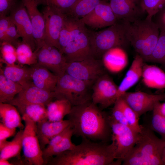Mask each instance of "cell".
Returning <instances> with one entry per match:
<instances>
[{
	"instance_id": "7",
	"label": "cell",
	"mask_w": 165,
	"mask_h": 165,
	"mask_svg": "<svg viewBox=\"0 0 165 165\" xmlns=\"http://www.w3.org/2000/svg\"><path fill=\"white\" fill-rule=\"evenodd\" d=\"M25 123L22 137L24 162L28 165L45 164L38 137L37 123L26 115H22Z\"/></svg>"
},
{
	"instance_id": "8",
	"label": "cell",
	"mask_w": 165,
	"mask_h": 165,
	"mask_svg": "<svg viewBox=\"0 0 165 165\" xmlns=\"http://www.w3.org/2000/svg\"><path fill=\"white\" fill-rule=\"evenodd\" d=\"M91 35L81 22L71 42L64 48L63 54L67 63L94 58L91 44Z\"/></svg>"
},
{
	"instance_id": "15",
	"label": "cell",
	"mask_w": 165,
	"mask_h": 165,
	"mask_svg": "<svg viewBox=\"0 0 165 165\" xmlns=\"http://www.w3.org/2000/svg\"><path fill=\"white\" fill-rule=\"evenodd\" d=\"M108 0L111 9L118 20L131 23L144 18V16L147 14L142 7V0Z\"/></svg>"
},
{
	"instance_id": "22",
	"label": "cell",
	"mask_w": 165,
	"mask_h": 165,
	"mask_svg": "<svg viewBox=\"0 0 165 165\" xmlns=\"http://www.w3.org/2000/svg\"><path fill=\"white\" fill-rule=\"evenodd\" d=\"M31 76L33 84L40 88L54 92L58 76L47 68L37 64L31 65Z\"/></svg>"
},
{
	"instance_id": "49",
	"label": "cell",
	"mask_w": 165,
	"mask_h": 165,
	"mask_svg": "<svg viewBox=\"0 0 165 165\" xmlns=\"http://www.w3.org/2000/svg\"><path fill=\"white\" fill-rule=\"evenodd\" d=\"M161 159L163 165H165V145L162 153Z\"/></svg>"
},
{
	"instance_id": "10",
	"label": "cell",
	"mask_w": 165,
	"mask_h": 165,
	"mask_svg": "<svg viewBox=\"0 0 165 165\" xmlns=\"http://www.w3.org/2000/svg\"><path fill=\"white\" fill-rule=\"evenodd\" d=\"M105 69L101 60L92 58L67 63L65 72L79 79L94 82L107 73Z\"/></svg>"
},
{
	"instance_id": "42",
	"label": "cell",
	"mask_w": 165,
	"mask_h": 165,
	"mask_svg": "<svg viewBox=\"0 0 165 165\" xmlns=\"http://www.w3.org/2000/svg\"><path fill=\"white\" fill-rule=\"evenodd\" d=\"M110 116L115 121L121 124L129 126L123 110L116 102L114 104L112 114Z\"/></svg>"
},
{
	"instance_id": "17",
	"label": "cell",
	"mask_w": 165,
	"mask_h": 165,
	"mask_svg": "<svg viewBox=\"0 0 165 165\" xmlns=\"http://www.w3.org/2000/svg\"><path fill=\"white\" fill-rule=\"evenodd\" d=\"M54 98H55L54 92L42 89L33 84L24 88L8 103L17 108L32 104H41L46 106Z\"/></svg>"
},
{
	"instance_id": "33",
	"label": "cell",
	"mask_w": 165,
	"mask_h": 165,
	"mask_svg": "<svg viewBox=\"0 0 165 165\" xmlns=\"http://www.w3.org/2000/svg\"><path fill=\"white\" fill-rule=\"evenodd\" d=\"M17 61L20 64L32 65L37 63V52L23 41L20 42L16 47Z\"/></svg>"
},
{
	"instance_id": "47",
	"label": "cell",
	"mask_w": 165,
	"mask_h": 165,
	"mask_svg": "<svg viewBox=\"0 0 165 165\" xmlns=\"http://www.w3.org/2000/svg\"><path fill=\"white\" fill-rule=\"evenodd\" d=\"M156 106L160 113L165 116V102L161 103L160 102H158L156 104Z\"/></svg>"
},
{
	"instance_id": "28",
	"label": "cell",
	"mask_w": 165,
	"mask_h": 165,
	"mask_svg": "<svg viewBox=\"0 0 165 165\" xmlns=\"http://www.w3.org/2000/svg\"><path fill=\"white\" fill-rule=\"evenodd\" d=\"M46 106L48 119L51 121L63 120L64 117L69 114L72 107L70 102L64 99L52 101Z\"/></svg>"
},
{
	"instance_id": "48",
	"label": "cell",
	"mask_w": 165,
	"mask_h": 165,
	"mask_svg": "<svg viewBox=\"0 0 165 165\" xmlns=\"http://www.w3.org/2000/svg\"><path fill=\"white\" fill-rule=\"evenodd\" d=\"M0 165H13L12 163H10L8 160L0 159Z\"/></svg>"
},
{
	"instance_id": "41",
	"label": "cell",
	"mask_w": 165,
	"mask_h": 165,
	"mask_svg": "<svg viewBox=\"0 0 165 165\" xmlns=\"http://www.w3.org/2000/svg\"><path fill=\"white\" fill-rule=\"evenodd\" d=\"M20 37L17 31L16 27L11 20L3 42L9 43L16 48L20 42L19 40Z\"/></svg>"
},
{
	"instance_id": "38",
	"label": "cell",
	"mask_w": 165,
	"mask_h": 165,
	"mask_svg": "<svg viewBox=\"0 0 165 165\" xmlns=\"http://www.w3.org/2000/svg\"><path fill=\"white\" fill-rule=\"evenodd\" d=\"M36 0L38 5H43L53 7L64 14L68 13L77 1V0Z\"/></svg>"
},
{
	"instance_id": "23",
	"label": "cell",
	"mask_w": 165,
	"mask_h": 165,
	"mask_svg": "<svg viewBox=\"0 0 165 165\" xmlns=\"http://www.w3.org/2000/svg\"><path fill=\"white\" fill-rule=\"evenodd\" d=\"M144 62L142 58L139 54L135 56L125 76L118 86L117 99L142 77Z\"/></svg>"
},
{
	"instance_id": "12",
	"label": "cell",
	"mask_w": 165,
	"mask_h": 165,
	"mask_svg": "<svg viewBox=\"0 0 165 165\" xmlns=\"http://www.w3.org/2000/svg\"><path fill=\"white\" fill-rule=\"evenodd\" d=\"M42 14L45 22L44 41L60 51L59 38L66 15L53 7L46 6Z\"/></svg>"
},
{
	"instance_id": "24",
	"label": "cell",
	"mask_w": 165,
	"mask_h": 165,
	"mask_svg": "<svg viewBox=\"0 0 165 165\" xmlns=\"http://www.w3.org/2000/svg\"><path fill=\"white\" fill-rule=\"evenodd\" d=\"M105 68L112 73H118L124 69L128 63L126 53L122 48L116 47L106 52L102 57Z\"/></svg>"
},
{
	"instance_id": "9",
	"label": "cell",
	"mask_w": 165,
	"mask_h": 165,
	"mask_svg": "<svg viewBox=\"0 0 165 165\" xmlns=\"http://www.w3.org/2000/svg\"><path fill=\"white\" fill-rule=\"evenodd\" d=\"M108 119L112 133V139L115 141L116 146V160L122 163L127 155L135 145L140 133L129 126L115 121L110 116H108Z\"/></svg>"
},
{
	"instance_id": "26",
	"label": "cell",
	"mask_w": 165,
	"mask_h": 165,
	"mask_svg": "<svg viewBox=\"0 0 165 165\" xmlns=\"http://www.w3.org/2000/svg\"><path fill=\"white\" fill-rule=\"evenodd\" d=\"M141 78L143 82L148 87L165 88V72L156 66L144 63Z\"/></svg>"
},
{
	"instance_id": "5",
	"label": "cell",
	"mask_w": 165,
	"mask_h": 165,
	"mask_svg": "<svg viewBox=\"0 0 165 165\" xmlns=\"http://www.w3.org/2000/svg\"><path fill=\"white\" fill-rule=\"evenodd\" d=\"M118 20L114 24L91 35V44L94 57L100 59L109 50L122 48L130 44L127 35L128 23Z\"/></svg>"
},
{
	"instance_id": "21",
	"label": "cell",
	"mask_w": 165,
	"mask_h": 165,
	"mask_svg": "<svg viewBox=\"0 0 165 165\" xmlns=\"http://www.w3.org/2000/svg\"><path fill=\"white\" fill-rule=\"evenodd\" d=\"M38 137L41 149L43 150L54 137L70 126L68 119L58 121L46 120L37 123Z\"/></svg>"
},
{
	"instance_id": "40",
	"label": "cell",
	"mask_w": 165,
	"mask_h": 165,
	"mask_svg": "<svg viewBox=\"0 0 165 165\" xmlns=\"http://www.w3.org/2000/svg\"><path fill=\"white\" fill-rule=\"evenodd\" d=\"M165 5V0H142V6L146 12V17L152 19L153 16Z\"/></svg>"
},
{
	"instance_id": "43",
	"label": "cell",
	"mask_w": 165,
	"mask_h": 165,
	"mask_svg": "<svg viewBox=\"0 0 165 165\" xmlns=\"http://www.w3.org/2000/svg\"><path fill=\"white\" fill-rule=\"evenodd\" d=\"M19 0H0V16H7Z\"/></svg>"
},
{
	"instance_id": "14",
	"label": "cell",
	"mask_w": 165,
	"mask_h": 165,
	"mask_svg": "<svg viewBox=\"0 0 165 165\" xmlns=\"http://www.w3.org/2000/svg\"><path fill=\"white\" fill-rule=\"evenodd\" d=\"M38 64L46 68L61 77L65 73L67 62L65 58L56 47L44 42L37 52Z\"/></svg>"
},
{
	"instance_id": "29",
	"label": "cell",
	"mask_w": 165,
	"mask_h": 165,
	"mask_svg": "<svg viewBox=\"0 0 165 165\" xmlns=\"http://www.w3.org/2000/svg\"><path fill=\"white\" fill-rule=\"evenodd\" d=\"M23 89L20 84L5 77L0 70V103H9Z\"/></svg>"
},
{
	"instance_id": "4",
	"label": "cell",
	"mask_w": 165,
	"mask_h": 165,
	"mask_svg": "<svg viewBox=\"0 0 165 165\" xmlns=\"http://www.w3.org/2000/svg\"><path fill=\"white\" fill-rule=\"evenodd\" d=\"M127 35L130 45L144 61L149 62L160 31L152 19L145 18L129 23Z\"/></svg>"
},
{
	"instance_id": "6",
	"label": "cell",
	"mask_w": 165,
	"mask_h": 165,
	"mask_svg": "<svg viewBox=\"0 0 165 165\" xmlns=\"http://www.w3.org/2000/svg\"><path fill=\"white\" fill-rule=\"evenodd\" d=\"M94 82L79 79L65 73L59 77L54 91L56 99L68 101L72 106L91 100Z\"/></svg>"
},
{
	"instance_id": "11",
	"label": "cell",
	"mask_w": 165,
	"mask_h": 165,
	"mask_svg": "<svg viewBox=\"0 0 165 165\" xmlns=\"http://www.w3.org/2000/svg\"><path fill=\"white\" fill-rule=\"evenodd\" d=\"M118 86L107 73L103 75L93 84L92 102L103 109L114 105L117 99Z\"/></svg>"
},
{
	"instance_id": "37",
	"label": "cell",
	"mask_w": 165,
	"mask_h": 165,
	"mask_svg": "<svg viewBox=\"0 0 165 165\" xmlns=\"http://www.w3.org/2000/svg\"><path fill=\"white\" fill-rule=\"evenodd\" d=\"M152 111L150 127L158 133L160 136L161 138L165 141V116L160 113L156 105Z\"/></svg>"
},
{
	"instance_id": "13",
	"label": "cell",
	"mask_w": 165,
	"mask_h": 165,
	"mask_svg": "<svg viewBox=\"0 0 165 165\" xmlns=\"http://www.w3.org/2000/svg\"><path fill=\"white\" fill-rule=\"evenodd\" d=\"M9 16L15 24L22 41L35 51L37 46L33 36L32 25L26 9L21 0L11 11Z\"/></svg>"
},
{
	"instance_id": "1",
	"label": "cell",
	"mask_w": 165,
	"mask_h": 165,
	"mask_svg": "<svg viewBox=\"0 0 165 165\" xmlns=\"http://www.w3.org/2000/svg\"><path fill=\"white\" fill-rule=\"evenodd\" d=\"M112 143L92 142L82 138L81 142L72 150L66 151L50 158L46 164L50 165H119L116 160V146Z\"/></svg>"
},
{
	"instance_id": "44",
	"label": "cell",
	"mask_w": 165,
	"mask_h": 165,
	"mask_svg": "<svg viewBox=\"0 0 165 165\" xmlns=\"http://www.w3.org/2000/svg\"><path fill=\"white\" fill-rule=\"evenodd\" d=\"M152 20L157 25L160 32L165 31V5L153 16Z\"/></svg>"
},
{
	"instance_id": "18",
	"label": "cell",
	"mask_w": 165,
	"mask_h": 165,
	"mask_svg": "<svg viewBox=\"0 0 165 165\" xmlns=\"http://www.w3.org/2000/svg\"><path fill=\"white\" fill-rule=\"evenodd\" d=\"M80 20L85 25L96 28L109 27L118 20L109 3L106 0L101 1L91 12Z\"/></svg>"
},
{
	"instance_id": "39",
	"label": "cell",
	"mask_w": 165,
	"mask_h": 165,
	"mask_svg": "<svg viewBox=\"0 0 165 165\" xmlns=\"http://www.w3.org/2000/svg\"><path fill=\"white\" fill-rule=\"evenodd\" d=\"M0 44V61L12 64L17 61L16 48L10 44L3 42Z\"/></svg>"
},
{
	"instance_id": "19",
	"label": "cell",
	"mask_w": 165,
	"mask_h": 165,
	"mask_svg": "<svg viewBox=\"0 0 165 165\" xmlns=\"http://www.w3.org/2000/svg\"><path fill=\"white\" fill-rule=\"evenodd\" d=\"M73 131L70 126L53 138L46 146L42 150L45 164L54 156L63 152L73 149L75 145L72 143L71 138Z\"/></svg>"
},
{
	"instance_id": "36",
	"label": "cell",
	"mask_w": 165,
	"mask_h": 165,
	"mask_svg": "<svg viewBox=\"0 0 165 165\" xmlns=\"http://www.w3.org/2000/svg\"><path fill=\"white\" fill-rule=\"evenodd\" d=\"M149 62L160 64L165 69V31L160 32Z\"/></svg>"
},
{
	"instance_id": "32",
	"label": "cell",
	"mask_w": 165,
	"mask_h": 165,
	"mask_svg": "<svg viewBox=\"0 0 165 165\" xmlns=\"http://www.w3.org/2000/svg\"><path fill=\"white\" fill-rule=\"evenodd\" d=\"M17 109L22 115L27 116L37 123L48 120L46 108L44 105L29 104L17 107Z\"/></svg>"
},
{
	"instance_id": "45",
	"label": "cell",
	"mask_w": 165,
	"mask_h": 165,
	"mask_svg": "<svg viewBox=\"0 0 165 165\" xmlns=\"http://www.w3.org/2000/svg\"><path fill=\"white\" fill-rule=\"evenodd\" d=\"M16 129L9 128L2 124L0 123V146L7 141V139L14 136L16 134Z\"/></svg>"
},
{
	"instance_id": "46",
	"label": "cell",
	"mask_w": 165,
	"mask_h": 165,
	"mask_svg": "<svg viewBox=\"0 0 165 165\" xmlns=\"http://www.w3.org/2000/svg\"><path fill=\"white\" fill-rule=\"evenodd\" d=\"M11 20L9 16H0V43L4 42Z\"/></svg>"
},
{
	"instance_id": "3",
	"label": "cell",
	"mask_w": 165,
	"mask_h": 165,
	"mask_svg": "<svg viewBox=\"0 0 165 165\" xmlns=\"http://www.w3.org/2000/svg\"><path fill=\"white\" fill-rule=\"evenodd\" d=\"M150 127L142 126L135 145L123 160V165H163L161 159L165 141Z\"/></svg>"
},
{
	"instance_id": "31",
	"label": "cell",
	"mask_w": 165,
	"mask_h": 165,
	"mask_svg": "<svg viewBox=\"0 0 165 165\" xmlns=\"http://www.w3.org/2000/svg\"><path fill=\"white\" fill-rule=\"evenodd\" d=\"M80 22V20L70 19L66 15L59 38L60 51L62 54L64 48L71 42L74 36Z\"/></svg>"
},
{
	"instance_id": "34",
	"label": "cell",
	"mask_w": 165,
	"mask_h": 165,
	"mask_svg": "<svg viewBox=\"0 0 165 165\" xmlns=\"http://www.w3.org/2000/svg\"><path fill=\"white\" fill-rule=\"evenodd\" d=\"M120 107L124 115L129 126L136 132L141 133L142 126L139 124V117L136 112L121 97L116 101Z\"/></svg>"
},
{
	"instance_id": "25",
	"label": "cell",
	"mask_w": 165,
	"mask_h": 165,
	"mask_svg": "<svg viewBox=\"0 0 165 165\" xmlns=\"http://www.w3.org/2000/svg\"><path fill=\"white\" fill-rule=\"evenodd\" d=\"M6 66L0 68L3 75L7 78L17 82L25 88L32 84L31 67L27 68L16 65L11 64L6 62Z\"/></svg>"
},
{
	"instance_id": "20",
	"label": "cell",
	"mask_w": 165,
	"mask_h": 165,
	"mask_svg": "<svg viewBox=\"0 0 165 165\" xmlns=\"http://www.w3.org/2000/svg\"><path fill=\"white\" fill-rule=\"evenodd\" d=\"M26 8L31 20L36 49L42 46L44 41L45 22L42 13L38 8L36 0H21Z\"/></svg>"
},
{
	"instance_id": "30",
	"label": "cell",
	"mask_w": 165,
	"mask_h": 165,
	"mask_svg": "<svg viewBox=\"0 0 165 165\" xmlns=\"http://www.w3.org/2000/svg\"><path fill=\"white\" fill-rule=\"evenodd\" d=\"M23 130H20L12 141H7L0 146V159L8 160L11 158L17 157L20 159L19 156L22 149Z\"/></svg>"
},
{
	"instance_id": "27",
	"label": "cell",
	"mask_w": 165,
	"mask_h": 165,
	"mask_svg": "<svg viewBox=\"0 0 165 165\" xmlns=\"http://www.w3.org/2000/svg\"><path fill=\"white\" fill-rule=\"evenodd\" d=\"M1 123L11 128L24 129L20 114L15 106L8 103H0Z\"/></svg>"
},
{
	"instance_id": "2",
	"label": "cell",
	"mask_w": 165,
	"mask_h": 165,
	"mask_svg": "<svg viewBox=\"0 0 165 165\" xmlns=\"http://www.w3.org/2000/svg\"><path fill=\"white\" fill-rule=\"evenodd\" d=\"M68 115L73 135L106 142L112 136L108 116L91 100L72 106Z\"/></svg>"
},
{
	"instance_id": "16",
	"label": "cell",
	"mask_w": 165,
	"mask_h": 165,
	"mask_svg": "<svg viewBox=\"0 0 165 165\" xmlns=\"http://www.w3.org/2000/svg\"><path fill=\"white\" fill-rule=\"evenodd\" d=\"M120 97L140 117L145 113L152 111L158 102L165 100V94H153L140 91L126 92Z\"/></svg>"
},
{
	"instance_id": "35",
	"label": "cell",
	"mask_w": 165,
	"mask_h": 165,
	"mask_svg": "<svg viewBox=\"0 0 165 165\" xmlns=\"http://www.w3.org/2000/svg\"><path fill=\"white\" fill-rule=\"evenodd\" d=\"M103 0H77L68 13L82 17L91 12Z\"/></svg>"
}]
</instances>
